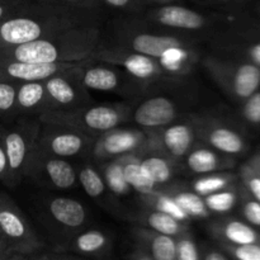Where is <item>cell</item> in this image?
<instances>
[{"mask_svg": "<svg viewBox=\"0 0 260 260\" xmlns=\"http://www.w3.org/2000/svg\"><path fill=\"white\" fill-rule=\"evenodd\" d=\"M90 18V15L43 3H28L0 22V47L19 46L69 28L93 23Z\"/></svg>", "mask_w": 260, "mask_h": 260, "instance_id": "7a4b0ae2", "label": "cell"}, {"mask_svg": "<svg viewBox=\"0 0 260 260\" xmlns=\"http://www.w3.org/2000/svg\"><path fill=\"white\" fill-rule=\"evenodd\" d=\"M145 5H162V4H172V3H178L179 0H141Z\"/></svg>", "mask_w": 260, "mask_h": 260, "instance_id": "c3c4849f", "label": "cell"}, {"mask_svg": "<svg viewBox=\"0 0 260 260\" xmlns=\"http://www.w3.org/2000/svg\"><path fill=\"white\" fill-rule=\"evenodd\" d=\"M8 175V160L7 155H5L4 146L0 140V180H7Z\"/></svg>", "mask_w": 260, "mask_h": 260, "instance_id": "bcb514c9", "label": "cell"}, {"mask_svg": "<svg viewBox=\"0 0 260 260\" xmlns=\"http://www.w3.org/2000/svg\"><path fill=\"white\" fill-rule=\"evenodd\" d=\"M233 260H260V245H228L218 244Z\"/></svg>", "mask_w": 260, "mask_h": 260, "instance_id": "b9f144b4", "label": "cell"}, {"mask_svg": "<svg viewBox=\"0 0 260 260\" xmlns=\"http://www.w3.org/2000/svg\"><path fill=\"white\" fill-rule=\"evenodd\" d=\"M216 52L234 56L260 68V28L235 27L221 32Z\"/></svg>", "mask_w": 260, "mask_h": 260, "instance_id": "e0dca14e", "label": "cell"}, {"mask_svg": "<svg viewBox=\"0 0 260 260\" xmlns=\"http://www.w3.org/2000/svg\"><path fill=\"white\" fill-rule=\"evenodd\" d=\"M78 69L55 74L43 81L50 99V112L73 111L91 104L88 89L84 88L78 78Z\"/></svg>", "mask_w": 260, "mask_h": 260, "instance_id": "9a60e30c", "label": "cell"}, {"mask_svg": "<svg viewBox=\"0 0 260 260\" xmlns=\"http://www.w3.org/2000/svg\"><path fill=\"white\" fill-rule=\"evenodd\" d=\"M10 254H12V251H0V260L7 258V256L10 255Z\"/></svg>", "mask_w": 260, "mask_h": 260, "instance_id": "9f6ffc18", "label": "cell"}, {"mask_svg": "<svg viewBox=\"0 0 260 260\" xmlns=\"http://www.w3.org/2000/svg\"><path fill=\"white\" fill-rule=\"evenodd\" d=\"M48 212L58 225L76 230L85 225L88 213L79 201L68 197H56L48 203Z\"/></svg>", "mask_w": 260, "mask_h": 260, "instance_id": "484cf974", "label": "cell"}, {"mask_svg": "<svg viewBox=\"0 0 260 260\" xmlns=\"http://www.w3.org/2000/svg\"><path fill=\"white\" fill-rule=\"evenodd\" d=\"M161 190L169 193L175 202L180 206L183 211L189 216L190 218H210L211 212L206 207L203 197L193 192L192 189H185L179 187L178 184L168 185Z\"/></svg>", "mask_w": 260, "mask_h": 260, "instance_id": "f1b7e54d", "label": "cell"}, {"mask_svg": "<svg viewBox=\"0 0 260 260\" xmlns=\"http://www.w3.org/2000/svg\"><path fill=\"white\" fill-rule=\"evenodd\" d=\"M196 43L194 37L168 32V30L150 29L144 22L129 23L117 28L116 45L124 50L142 53L150 57L159 58L168 48Z\"/></svg>", "mask_w": 260, "mask_h": 260, "instance_id": "8992f818", "label": "cell"}, {"mask_svg": "<svg viewBox=\"0 0 260 260\" xmlns=\"http://www.w3.org/2000/svg\"><path fill=\"white\" fill-rule=\"evenodd\" d=\"M91 58L101 62L111 63L123 70L142 88L162 83H177L168 76L160 68L156 58L134 51L124 50L117 46L101 45L93 53Z\"/></svg>", "mask_w": 260, "mask_h": 260, "instance_id": "52a82bcc", "label": "cell"}, {"mask_svg": "<svg viewBox=\"0 0 260 260\" xmlns=\"http://www.w3.org/2000/svg\"><path fill=\"white\" fill-rule=\"evenodd\" d=\"M238 207L240 210L241 218L260 230V202L251 197L243 187L240 190V201H239Z\"/></svg>", "mask_w": 260, "mask_h": 260, "instance_id": "f35d334b", "label": "cell"}, {"mask_svg": "<svg viewBox=\"0 0 260 260\" xmlns=\"http://www.w3.org/2000/svg\"><path fill=\"white\" fill-rule=\"evenodd\" d=\"M150 135L146 129L116 127L104 132L94 141L91 152L98 161L119 157L127 154H140L149 146Z\"/></svg>", "mask_w": 260, "mask_h": 260, "instance_id": "4fadbf2b", "label": "cell"}, {"mask_svg": "<svg viewBox=\"0 0 260 260\" xmlns=\"http://www.w3.org/2000/svg\"><path fill=\"white\" fill-rule=\"evenodd\" d=\"M79 182L85 190L86 194L91 198H101L106 193L107 187L102 173L98 172L93 165L85 164L79 172Z\"/></svg>", "mask_w": 260, "mask_h": 260, "instance_id": "d590c367", "label": "cell"}, {"mask_svg": "<svg viewBox=\"0 0 260 260\" xmlns=\"http://www.w3.org/2000/svg\"><path fill=\"white\" fill-rule=\"evenodd\" d=\"M137 222L142 228L150 229V230L173 236V238H178L182 234L190 231L189 223H184L168 213L150 210V208H146L144 212L140 213L137 217Z\"/></svg>", "mask_w": 260, "mask_h": 260, "instance_id": "4316f807", "label": "cell"}, {"mask_svg": "<svg viewBox=\"0 0 260 260\" xmlns=\"http://www.w3.org/2000/svg\"><path fill=\"white\" fill-rule=\"evenodd\" d=\"M119 159L122 162L124 179L128 183L131 189L136 190L140 196L150 194L159 189L142 169L141 162H140V154L122 155Z\"/></svg>", "mask_w": 260, "mask_h": 260, "instance_id": "83f0119b", "label": "cell"}, {"mask_svg": "<svg viewBox=\"0 0 260 260\" xmlns=\"http://www.w3.org/2000/svg\"><path fill=\"white\" fill-rule=\"evenodd\" d=\"M131 260H154L151 258V256L149 255L147 253H145L142 249H139V250L134 251V253L131 254Z\"/></svg>", "mask_w": 260, "mask_h": 260, "instance_id": "7dc6e473", "label": "cell"}, {"mask_svg": "<svg viewBox=\"0 0 260 260\" xmlns=\"http://www.w3.org/2000/svg\"><path fill=\"white\" fill-rule=\"evenodd\" d=\"M50 111V99L43 81H25L18 84L14 114H36L40 117Z\"/></svg>", "mask_w": 260, "mask_h": 260, "instance_id": "603a6c76", "label": "cell"}, {"mask_svg": "<svg viewBox=\"0 0 260 260\" xmlns=\"http://www.w3.org/2000/svg\"><path fill=\"white\" fill-rule=\"evenodd\" d=\"M42 260H71L69 258H65V256H58V255H51V256H46Z\"/></svg>", "mask_w": 260, "mask_h": 260, "instance_id": "db71d44e", "label": "cell"}, {"mask_svg": "<svg viewBox=\"0 0 260 260\" xmlns=\"http://www.w3.org/2000/svg\"><path fill=\"white\" fill-rule=\"evenodd\" d=\"M17 85L15 83L0 80V117L14 114Z\"/></svg>", "mask_w": 260, "mask_h": 260, "instance_id": "60d3db41", "label": "cell"}, {"mask_svg": "<svg viewBox=\"0 0 260 260\" xmlns=\"http://www.w3.org/2000/svg\"><path fill=\"white\" fill-rule=\"evenodd\" d=\"M103 5H107L109 8H113L117 10H123V12L132 13H141L146 9V5L141 0H101Z\"/></svg>", "mask_w": 260, "mask_h": 260, "instance_id": "7bdbcfd3", "label": "cell"}, {"mask_svg": "<svg viewBox=\"0 0 260 260\" xmlns=\"http://www.w3.org/2000/svg\"><path fill=\"white\" fill-rule=\"evenodd\" d=\"M239 182L241 187L253 198L260 202V174L253 164L246 160L238 170Z\"/></svg>", "mask_w": 260, "mask_h": 260, "instance_id": "74e56055", "label": "cell"}, {"mask_svg": "<svg viewBox=\"0 0 260 260\" xmlns=\"http://www.w3.org/2000/svg\"><path fill=\"white\" fill-rule=\"evenodd\" d=\"M150 141L146 149L156 150L173 161L182 165L185 155L198 142L194 119L190 116L188 119L175 121L161 128L149 131Z\"/></svg>", "mask_w": 260, "mask_h": 260, "instance_id": "7c38bea8", "label": "cell"}, {"mask_svg": "<svg viewBox=\"0 0 260 260\" xmlns=\"http://www.w3.org/2000/svg\"><path fill=\"white\" fill-rule=\"evenodd\" d=\"M0 251H12L9 249V246H8V244L5 243V240H4V238L2 236V234H0Z\"/></svg>", "mask_w": 260, "mask_h": 260, "instance_id": "f907efd6", "label": "cell"}, {"mask_svg": "<svg viewBox=\"0 0 260 260\" xmlns=\"http://www.w3.org/2000/svg\"><path fill=\"white\" fill-rule=\"evenodd\" d=\"M193 119L198 141L236 159L249 151L248 139L238 127L212 117L193 116Z\"/></svg>", "mask_w": 260, "mask_h": 260, "instance_id": "8fae6325", "label": "cell"}, {"mask_svg": "<svg viewBox=\"0 0 260 260\" xmlns=\"http://www.w3.org/2000/svg\"><path fill=\"white\" fill-rule=\"evenodd\" d=\"M35 2L62 8V9L80 13V14L90 15V17L93 13L98 12L103 5L101 0H35Z\"/></svg>", "mask_w": 260, "mask_h": 260, "instance_id": "8d00e7d4", "label": "cell"}, {"mask_svg": "<svg viewBox=\"0 0 260 260\" xmlns=\"http://www.w3.org/2000/svg\"><path fill=\"white\" fill-rule=\"evenodd\" d=\"M84 61L68 63H36L0 57V80L15 84L25 81H45L55 74L78 69Z\"/></svg>", "mask_w": 260, "mask_h": 260, "instance_id": "ac0fdd59", "label": "cell"}, {"mask_svg": "<svg viewBox=\"0 0 260 260\" xmlns=\"http://www.w3.org/2000/svg\"><path fill=\"white\" fill-rule=\"evenodd\" d=\"M236 183H239L238 172L234 173L231 170H228V172L201 175L200 178H197L192 183L190 189L197 193V194H200L201 197H206L211 193L220 192V190L226 189V188L233 187Z\"/></svg>", "mask_w": 260, "mask_h": 260, "instance_id": "f546056e", "label": "cell"}, {"mask_svg": "<svg viewBox=\"0 0 260 260\" xmlns=\"http://www.w3.org/2000/svg\"><path fill=\"white\" fill-rule=\"evenodd\" d=\"M211 78L236 104L260 89V68L234 56L211 53L201 60Z\"/></svg>", "mask_w": 260, "mask_h": 260, "instance_id": "3957f363", "label": "cell"}, {"mask_svg": "<svg viewBox=\"0 0 260 260\" xmlns=\"http://www.w3.org/2000/svg\"><path fill=\"white\" fill-rule=\"evenodd\" d=\"M177 260H202V253L190 231L177 238Z\"/></svg>", "mask_w": 260, "mask_h": 260, "instance_id": "ab89813d", "label": "cell"}, {"mask_svg": "<svg viewBox=\"0 0 260 260\" xmlns=\"http://www.w3.org/2000/svg\"><path fill=\"white\" fill-rule=\"evenodd\" d=\"M78 78L88 90L123 94L139 91L142 88L117 66L95 61L93 58H88L81 68L78 69Z\"/></svg>", "mask_w": 260, "mask_h": 260, "instance_id": "5bb4252c", "label": "cell"}, {"mask_svg": "<svg viewBox=\"0 0 260 260\" xmlns=\"http://www.w3.org/2000/svg\"><path fill=\"white\" fill-rule=\"evenodd\" d=\"M127 104H98L73 111H52L38 117L40 122L73 127L96 139L104 132L122 126L131 117Z\"/></svg>", "mask_w": 260, "mask_h": 260, "instance_id": "277c9868", "label": "cell"}, {"mask_svg": "<svg viewBox=\"0 0 260 260\" xmlns=\"http://www.w3.org/2000/svg\"><path fill=\"white\" fill-rule=\"evenodd\" d=\"M211 235L218 244L228 245H260V230L243 218L222 216L208 225Z\"/></svg>", "mask_w": 260, "mask_h": 260, "instance_id": "ffe728a7", "label": "cell"}, {"mask_svg": "<svg viewBox=\"0 0 260 260\" xmlns=\"http://www.w3.org/2000/svg\"><path fill=\"white\" fill-rule=\"evenodd\" d=\"M3 260H28V258L25 255H22V254L12 253L10 255H8L7 258H4Z\"/></svg>", "mask_w": 260, "mask_h": 260, "instance_id": "681fc988", "label": "cell"}, {"mask_svg": "<svg viewBox=\"0 0 260 260\" xmlns=\"http://www.w3.org/2000/svg\"><path fill=\"white\" fill-rule=\"evenodd\" d=\"M0 234L13 253L25 256L43 245L19 208L4 196H0Z\"/></svg>", "mask_w": 260, "mask_h": 260, "instance_id": "30bf717a", "label": "cell"}, {"mask_svg": "<svg viewBox=\"0 0 260 260\" xmlns=\"http://www.w3.org/2000/svg\"><path fill=\"white\" fill-rule=\"evenodd\" d=\"M255 12H256V15H258V20H259V23H260V3H259L258 5H256Z\"/></svg>", "mask_w": 260, "mask_h": 260, "instance_id": "680465c9", "label": "cell"}, {"mask_svg": "<svg viewBox=\"0 0 260 260\" xmlns=\"http://www.w3.org/2000/svg\"><path fill=\"white\" fill-rule=\"evenodd\" d=\"M220 20H222V15L206 14L178 3H172L145 9L141 22L155 27V29L194 37V33L211 30Z\"/></svg>", "mask_w": 260, "mask_h": 260, "instance_id": "5b68a950", "label": "cell"}, {"mask_svg": "<svg viewBox=\"0 0 260 260\" xmlns=\"http://www.w3.org/2000/svg\"><path fill=\"white\" fill-rule=\"evenodd\" d=\"M101 45V29L94 23H86L32 42L0 47V57L36 63L79 62L91 58Z\"/></svg>", "mask_w": 260, "mask_h": 260, "instance_id": "6da1fadb", "label": "cell"}, {"mask_svg": "<svg viewBox=\"0 0 260 260\" xmlns=\"http://www.w3.org/2000/svg\"><path fill=\"white\" fill-rule=\"evenodd\" d=\"M156 60L162 71L179 83L182 79L187 78L194 71L196 66L202 60V56L197 45L190 43L168 48Z\"/></svg>", "mask_w": 260, "mask_h": 260, "instance_id": "7402d4cb", "label": "cell"}, {"mask_svg": "<svg viewBox=\"0 0 260 260\" xmlns=\"http://www.w3.org/2000/svg\"><path fill=\"white\" fill-rule=\"evenodd\" d=\"M141 198L142 202L146 205V208L168 213V215L173 216L174 218H177V220L182 221V222L184 223H189V221L192 220V218L180 208V206L175 202L174 198H173L169 193L164 192V190L157 189L155 190V192L150 193V194L141 196Z\"/></svg>", "mask_w": 260, "mask_h": 260, "instance_id": "1f68e13d", "label": "cell"}, {"mask_svg": "<svg viewBox=\"0 0 260 260\" xmlns=\"http://www.w3.org/2000/svg\"><path fill=\"white\" fill-rule=\"evenodd\" d=\"M95 139L73 127L41 122L37 149L45 154L70 159L91 152Z\"/></svg>", "mask_w": 260, "mask_h": 260, "instance_id": "9c48e42d", "label": "cell"}, {"mask_svg": "<svg viewBox=\"0 0 260 260\" xmlns=\"http://www.w3.org/2000/svg\"><path fill=\"white\" fill-rule=\"evenodd\" d=\"M41 122L20 123L0 131L8 160L7 182H17L25 175L37 145Z\"/></svg>", "mask_w": 260, "mask_h": 260, "instance_id": "ba28073f", "label": "cell"}, {"mask_svg": "<svg viewBox=\"0 0 260 260\" xmlns=\"http://www.w3.org/2000/svg\"><path fill=\"white\" fill-rule=\"evenodd\" d=\"M249 160V161H250L251 162V164H253L254 165V167H255V169L256 170H258V173H259V174H260V165L258 164V162H255V161H254V160L253 159H251V157H250V159H248Z\"/></svg>", "mask_w": 260, "mask_h": 260, "instance_id": "6f0895ef", "label": "cell"}, {"mask_svg": "<svg viewBox=\"0 0 260 260\" xmlns=\"http://www.w3.org/2000/svg\"><path fill=\"white\" fill-rule=\"evenodd\" d=\"M140 162L147 177L159 189L172 184L178 170L180 169L178 162L152 149H146L140 152Z\"/></svg>", "mask_w": 260, "mask_h": 260, "instance_id": "cb8c5ba5", "label": "cell"}, {"mask_svg": "<svg viewBox=\"0 0 260 260\" xmlns=\"http://www.w3.org/2000/svg\"><path fill=\"white\" fill-rule=\"evenodd\" d=\"M134 238L140 249L149 254L154 260H177V238L156 233L146 228H135Z\"/></svg>", "mask_w": 260, "mask_h": 260, "instance_id": "d4e9b609", "label": "cell"}, {"mask_svg": "<svg viewBox=\"0 0 260 260\" xmlns=\"http://www.w3.org/2000/svg\"><path fill=\"white\" fill-rule=\"evenodd\" d=\"M202 260H233L222 249L218 246L216 248H206V250L202 253Z\"/></svg>", "mask_w": 260, "mask_h": 260, "instance_id": "f6af8a7d", "label": "cell"}, {"mask_svg": "<svg viewBox=\"0 0 260 260\" xmlns=\"http://www.w3.org/2000/svg\"><path fill=\"white\" fill-rule=\"evenodd\" d=\"M211 2L218 3V4H239L243 0H211Z\"/></svg>", "mask_w": 260, "mask_h": 260, "instance_id": "816d5d0a", "label": "cell"}, {"mask_svg": "<svg viewBox=\"0 0 260 260\" xmlns=\"http://www.w3.org/2000/svg\"><path fill=\"white\" fill-rule=\"evenodd\" d=\"M102 177L106 183L107 189L111 190L114 196H124L131 192V187L126 182L122 169V162L119 157L107 160L102 164Z\"/></svg>", "mask_w": 260, "mask_h": 260, "instance_id": "d6a6232c", "label": "cell"}, {"mask_svg": "<svg viewBox=\"0 0 260 260\" xmlns=\"http://www.w3.org/2000/svg\"><path fill=\"white\" fill-rule=\"evenodd\" d=\"M24 5L25 4H13V3L0 2V22H3V20L7 19L8 17H10V15H13L14 13H17L18 10L22 9Z\"/></svg>", "mask_w": 260, "mask_h": 260, "instance_id": "ee69618b", "label": "cell"}, {"mask_svg": "<svg viewBox=\"0 0 260 260\" xmlns=\"http://www.w3.org/2000/svg\"><path fill=\"white\" fill-rule=\"evenodd\" d=\"M0 2L13 3V4H27V3H32L35 2V0H0Z\"/></svg>", "mask_w": 260, "mask_h": 260, "instance_id": "f5cc1de1", "label": "cell"}, {"mask_svg": "<svg viewBox=\"0 0 260 260\" xmlns=\"http://www.w3.org/2000/svg\"><path fill=\"white\" fill-rule=\"evenodd\" d=\"M240 190V183H236L233 187H229L226 189L220 190V192L211 193V194L203 197L206 207L208 208L211 215L212 213L221 216L229 215L231 211H234L239 206Z\"/></svg>", "mask_w": 260, "mask_h": 260, "instance_id": "4dcf8cb0", "label": "cell"}, {"mask_svg": "<svg viewBox=\"0 0 260 260\" xmlns=\"http://www.w3.org/2000/svg\"><path fill=\"white\" fill-rule=\"evenodd\" d=\"M251 159H253L255 162H258V164L260 165V147H259L258 150H256L255 154H254L253 156H251Z\"/></svg>", "mask_w": 260, "mask_h": 260, "instance_id": "11a10c76", "label": "cell"}, {"mask_svg": "<svg viewBox=\"0 0 260 260\" xmlns=\"http://www.w3.org/2000/svg\"><path fill=\"white\" fill-rule=\"evenodd\" d=\"M132 121L142 129L152 131L173 123L179 117V109L168 96H151L141 102L131 112Z\"/></svg>", "mask_w": 260, "mask_h": 260, "instance_id": "d6986e66", "label": "cell"}, {"mask_svg": "<svg viewBox=\"0 0 260 260\" xmlns=\"http://www.w3.org/2000/svg\"><path fill=\"white\" fill-rule=\"evenodd\" d=\"M25 175L38 180H46L57 189H70L78 182V173L68 159L45 154L37 147L33 152Z\"/></svg>", "mask_w": 260, "mask_h": 260, "instance_id": "2e32d148", "label": "cell"}, {"mask_svg": "<svg viewBox=\"0 0 260 260\" xmlns=\"http://www.w3.org/2000/svg\"><path fill=\"white\" fill-rule=\"evenodd\" d=\"M109 245V239L101 230H86L79 234L73 240V250L84 255H94L106 250Z\"/></svg>", "mask_w": 260, "mask_h": 260, "instance_id": "836d02e7", "label": "cell"}, {"mask_svg": "<svg viewBox=\"0 0 260 260\" xmlns=\"http://www.w3.org/2000/svg\"><path fill=\"white\" fill-rule=\"evenodd\" d=\"M236 164V157L222 154L201 141L193 146L182 161L188 172L200 175L233 170Z\"/></svg>", "mask_w": 260, "mask_h": 260, "instance_id": "44dd1931", "label": "cell"}, {"mask_svg": "<svg viewBox=\"0 0 260 260\" xmlns=\"http://www.w3.org/2000/svg\"><path fill=\"white\" fill-rule=\"evenodd\" d=\"M236 116L243 126L260 129V89L238 104Z\"/></svg>", "mask_w": 260, "mask_h": 260, "instance_id": "e575fe53", "label": "cell"}]
</instances>
